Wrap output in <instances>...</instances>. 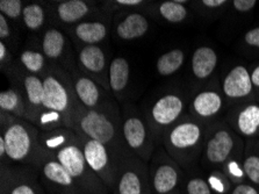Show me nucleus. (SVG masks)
I'll list each match as a JSON object with an SVG mask.
<instances>
[{
	"label": "nucleus",
	"mask_w": 259,
	"mask_h": 194,
	"mask_svg": "<svg viewBox=\"0 0 259 194\" xmlns=\"http://www.w3.org/2000/svg\"><path fill=\"white\" fill-rule=\"evenodd\" d=\"M40 129L25 119L0 112V137L6 146V162L2 165H28L37 169L48 153L38 141Z\"/></svg>",
	"instance_id": "obj_1"
},
{
	"label": "nucleus",
	"mask_w": 259,
	"mask_h": 194,
	"mask_svg": "<svg viewBox=\"0 0 259 194\" xmlns=\"http://www.w3.org/2000/svg\"><path fill=\"white\" fill-rule=\"evenodd\" d=\"M72 122L73 130L78 135L100 142L119 152L129 151L121 132L122 119L86 108L78 101L74 93L72 96Z\"/></svg>",
	"instance_id": "obj_2"
},
{
	"label": "nucleus",
	"mask_w": 259,
	"mask_h": 194,
	"mask_svg": "<svg viewBox=\"0 0 259 194\" xmlns=\"http://www.w3.org/2000/svg\"><path fill=\"white\" fill-rule=\"evenodd\" d=\"M43 83H45V99H43L42 110L57 114L58 117L64 119L68 128L73 130V90L69 73L66 72V70L52 63L49 71L43 76Z\"/></svg>",
	"instance_id": "obj_3"
},
{
	"label": "nucleus",
	"mask_w": 259,
	"mask_h": 194,
	"mask_svg": "<svg viewBox=\"0 0 259 194\" xmlns=\"http://www.w3.org/2000/svg\"><path fill=\"white\" fill-rule=\"evenodd\" d=\"M121 132L127 149L145 163L151 161L157 141L147 119L133 104H125L121 112Z\"/></svg>",
	"instance_id": "obj_4"
},
{
	"label": "nucleus",
	"mask_w": 259,
	"mask_h": 194,
	"mask_svg": "<svg viewBox=\"0 0 259 194\" xmlns=\"http://www.w3.org/2000/svg\"><path fill=\"white\" fill-rule=\"evenodd\" d=\"M54 156L72 176L83 194H111L103 180L86 162L79 136L55 152Z\"/></svg>",
	"instance_id": "obj_5"
},
{
	"label": "nucleus",
	"mask_w": 259,
	"mask_h": 194,
	"mask_svg": "<svg viewBox=\"0 0 259 194\" xmlns=\"http://www.w3.org/2000/svg\"><path fill=\"white\" fill-rule=\"evenodd\" d=\"M66 72L71 79L74 96L81 105L89 109L121 118V110L117 101L111 97L108 91L104 89L99 83L86 76L79 68L71 66L66 69Z\"/></svg>",
	"instance_id": "obj_6"
},
{
	"label": "nucleus",
	"mask_w": 259,
	"mask_h": 194,
	"mask_svg": "<svg viewBox=\"0 0 259 194\" xmlns=\"http://www.w3.org/2000/svg\"><path fill=\"white\" fill-rule=\"evenodd\" d=\"M78 136L80 138L85 160L90 168L96 172V175L103 180L108 191L113 194L121 160H122L124 153L129 151L119 152L98 141L91 140V138L85 136Z\"/></svg>",
	"instance_id": "obj_7"
},
{
	"label": "nucleus",
	"mask_w": 259,
	"mask_h": 194,
	"mask_svg": "<svg viewBox=\"0 0 259 194\" xmlns=\"http://www.w3.org/2000/svg\"><path fill=\"white\" fill-rule=\"evenodd\" d=\"M113 194H152L148 163L132 152L124 153Z\"/></svg>",
	"instance_id": "obj_8"
},
{
	"label": "nucleus",
	"mask_w": 259,
	"mask_h": 194,
	"mask_svg": "<svg viewBox=\"0 0 259 194\" xmlns=\"http://www.w3.org/2000/svg\"><path fill=\"white\" fill-rule=\"evenodd\" d=\"M0 194H48L40 180L38 170L28 165L0 166Z\"/></svg>",
	"instance_id": "obj_9"
},
{
	"label": "nucleus",
	"mask_w": 259,
	"mask_h": 194,
	"mask_svg": "<svg viewBox=\"0 0 259 194\" xmlns=\"http://www.w3.org/2000/svg\"><path fill=\"white\" fill-rule=\"evenodd\" d=\"M184 100L176 93H166L149 107L145 119L157 143L172 126H175L184 112Z\"/></svg>",
	"instance_id": "obj_10"
},
{
	"label": "nucleus",
	"mask_w": 259,
	"mask_h": 194,
	"mask_svg": "<svg viewBox=\"0 0 259 194\" xmlns=\"http://www.w3.org/2000/svg\"><path fill=\"white\" fill-rule=\"evenodd\" d=\"M149 176L152 194H168L177 191L182 181V170L166 150L157 149L149 162Z\"/></svg>",
	"instance_id": "obj_11"
},
{
	"label": "nucleus",
	"mask_w": 259,
	"mask_h": 194,
	"mask_svg": "<svg viewBox=\"0 0 259 194\" xmlns=\"http://www.w3.org/2000/svg\"><path fill=\"white\" fill-rule=\"evenodd\" d=\"M12 85L20 91L27 106L28 118L27 121L34 124L38 114L43 108V99H45V83L43 78L36 74L26 72L25 70L13 68L9 73Z\"/></svg>",
	"instance_id": "obj_12"
},
{
	"label": "nucleus",
	"mask_w": 259,
	"mask_h": 194,
	"mask_svg": "<svg viewBox=\"0 0 259 194\" xmlns=\"http://www.w3.org/2000/svg\"><path fill=\"white\" fill-rule=\"evenodd\" d=\"M202 128L194 121H182L172 126L164 134L162 143L166 151L176 160L191 152L201 143Z\"/></svg>",
	"instance_id": "obj_13"
},
{
	"label": "nucleus",
	"mask_w": 259,
	"mask_h": 194,
	"mask_svg": "<svg viewBox=\"0 0 259 194\" xmlns=\"http://www.w3.org/2000/svg\"><path fill=\"white\" fill-rule=\"evenodd\" d=\"M41 184L48 194H83L57 158L48 153L38 168Z\"/></svg>",
	"instance_id": "obj_14"
},
{
	"label": "nucleus",
	"mask_w": 259,
	"mask_h": 194,
	"mask_svg": "<svg viewBox=\"0 0 259 194\" xmlns=\"http://www.w3.org/2000/svg\"><path fill=\"white\" fill-rule=\"evenodd\" d=\"M77 63L81 72L109 91L107 59L103 48L99 46H83L77 51Z\"/></svg>",
	"instance_id": "obj_15"
},
{
	"label": "nucleus",
	"mask_w": 259,
	"mask_h": 194,
	"mask_svg": "<svg viewBox=\"0 0 259 194\" xmlns=\"http://www.w3.org/2000/svg\"><path fill=\"white\" fill-rule=\"evenodd\" d=\"M235 140L227 129H219L206 142L205 158L210 165L223 166L234 153Z\"/></svg>",
	"instance_id": "obj_16"
},
{
	"label": "nucleus",
	"mask_w": 259,
	"mask_h": 194,
	"mask_svg": "<svg viewBox=\"0 0 259 194\" xmlns=\"http://www.w3.org/2000/svg\"><path fill=\"white\" fill-rule=\"evenodd\" d=\"M253 90L251 74L243 65H237L231 69L225 77L222 91L229 99H242L251 94Z\"/></svg>",
	"instance_id": "obj_17"
},
{
	"label": "nucleus",
	"mask_w": 259,
	"mask_h": 194,
	"mask_svg": "<svg viewBox=\"0 0 259 194\" xmlns=\"http://www.w3.org/2000/svg\"><path fill=\"white\" fill-rule=\"evenodd\" d=\"M150 28V21L141 12H128L123 19L117 22L116 36L123 41H133L144 36Z\"/></svg>",
	"instance_id": "obj_18"
},
{
	"label": "nucleus",
	"mask_w": 259,
	"mask_h": 194,
	"mask_svg": "<svg viewBox=\"0 0 259 194\" xmlns=\"http://www.w3.org/2000/svg\"><path fill=\"white\" fill-rule=\"evenodd\" d=\"M131 79V65L124 57H115L112 59L108 68L109 90L117 100L123 98Z\"/></svg>",
	"instance_id": "obj_19"
},
{
	"label": "nucleus",
	"mask_w": 259,
	"mask_h": 194,
	"mask_svg": "<svg viewBox=\"0 0 259 194\" xmlns=\"http://www.w3.org/2000/svg\"><path fill=\"white\" fill-rule=\"evenodd\" d=\"M92 3L90 4L84 0H64L57 3L56 15L62 23L76 26L92 14Z\"/></svg>",
	"instance_id": "obj_20"
},
{
	"label": "nucleus",
	"mask_w": 259,
	"mask_h": 194,
	"mask_svg": "<svg viewBox=\"0 0 259 194\" xmlns=\"http://www.w3.org/2000/svg\"><path fill=\"white\" fill-rule=\"evenodd\" d=\"M69 41L62 30L57 28L47 29L42 35L41 51L46 55L49 62L56 64L64 57L68 50Z\"/></svg>",
	"instance_id": "obj_21"
},
{
	"label": "nucleus",
	"mask_w": 259,
	"mask_h": 194,
	"mask_svg": "<svg viewBox=\"0 0 259 194\" xmlns=\"http://www.w3.org/2000/svg\"><path fill=\"white\" fill-rule=\"evenodd\" d=\"M73 35L84 46H98L108 36V26L104 21L85 20L73 27Z\"/></svg>",
	"instance_id": "obj_22"
},
{
	"label": "nucleus",
	"mask_w": 259,
	"mask_h": 194,
	"mask_svg": "<svg viewBox=\"0 0 259 194\" xmlns=\"http://www.w3.org/2000/svg\"><path fill=\"white\" fill-rule=\"evenodd\" d=\"M77 138L78 134L74 130L69 128H57L54 130H48V132L40 130L38 141H40V145L43 151L54 155L63 146L68 145Z\"/></svg>",
	"instance_id": "obj_23"
},
{
	"label": "nucleus",
	"mask_w": 259,
	"mask_h": 194,
	"mask_svg": "<svg viewBox=\"0 0 259 194\" xmlns=\"http://www.w3.org/2000/svg\"><path fill=\"white\" fill-rule=\"evenodd\" d=\"M223 100L221 94L217 91H202L195 96L192 102V109L195 115L201 119H209L217 115L221 110Z\"/></svg>",
	"instance_id": "obj_24"
},
{
	"label": "nucleus",
	"mask_w": 259,
	"mask_h": 194,
	"mask_svg": "<svg viewBox=\"0 0 259 194\" xmlns=\"http://www.w3.org/2000/svg\"><path fill=\"white\" fill-rule=\"evenodd\" d=\"M192 71L199 79H206L218 65V54L210 47H199L192 55Z\"/></svg>",
	"instance_id": "obj_25"
},
{
	"label": "nucleus",
	"mask_w": 259,
	"mask_h": 194,
	"mask_svg": "<svg viewBox=\"0 0 259 194\" xmlns=\"http://www.w3.org/2000/svg\"><path fill=\"white\" fill-rule=\"evenodd\" d=\"M0 112L9 113L25 120L28 118L25 99L14 85H11L10 89L4 90L0 93Z\"/></svg>",
	"instance_id": "obj_26"
},
{
	"label": "nucleus",
	"mask_w": 259,
	"mask_h": 194,
	"mask_svg": "<svg viewBox=\"0 0 259 194\" xmlns=\"http://www.w3.org/2000/svg\"><path fill=\"white\" fill-rule=\"evenodd\" d=\"M19 62L26 72L36 74L42 78L48 72L50 64H52V62L48 61L46 55L36 49L23 50L19 56Z\"/></svg>",
	"instance_id": "obj_27"
},
{
	"label": "nucleus",
	"mask_w": 259,
	"mask_h": 194,
	"mask_svg": "<svg viewBox=\"0 0 259 194\" xmlns=\"http://www.w3.org/2000/svg\"><path fill=\"white\" fill-rule=\"evenodd\" d=\"M236 128L246 137H252L259 132V105L249 104L239 109L236 115Z\"/></svg>",
	"instance_id": "obj_28"
},
{
	"label": "nucleus",
	"mask_w": 259,
	"mask_h": 194,
	"mask_svg": "<svg viewBox=\"0 0 259 194\" xmlns=\"http://www.w3.org/2000/svg\"><path fill=\"white\" fill-rule=\"evenodd\" d=\"M185 62V55L182 49H172L159 56L156 62V70L160 76L168 77L176 73Z\"/></svg>",
	"instance_id": "obj_29"
},
{
	"label": "nucleus",
	"mask_w": 259,
	"mask_h": 194,
	"mask_svg": "<svg viewBox=\"0 0 259 194\" xmlns=\"http://www.w3.org/2000/svg\"><path fill=\"white\" fill-rule=\"evenodd\" d=\"M47 21L46 7L38 3L27 4L23 7L22 23L30 31H38Z\"/></svg>",
	"instance_id": "obj_30"
},
{
	"label": "nucleus",
	"mask_w": 259,
	"mask_h": 194,
	"mask_svg": "<svg viewBox=\"0 0 259 194\" xmlns=\"http://www.w3.org/2000/svg\"><path fill=\"white\" fill-rule=\"evenodd\" d=\"M184 4H185V2H178V0L162 2L157 6V14L167 22H183L188 14V11Z\"/></svg>",
	"instance_id": "obj_31"
},
{
	"label": "nucleus",
	"mask_w": 259,
	"mask_h": 194,
	"mask_svg": "<svg viewBox=\"0 0 259 194\" xmlns=\"http://www.w3.org/2000/svg\"><path fill=\"white\" fill-rule=\"evenodd\" d=\"M207 183L215 194H230L234 187L225 172H211L207 178Z\"/></svg>",
	"instance_id": "obj_32"
},
{
	"label": "nucleus",
	"mask_w": 259,
	"mask_h": 194,
	"mask_svg": "<svg viewBox=\"0 0 259 194\" xmlns=\"http://www.w3.org/2000/svg\"><path fill=\"white\" fill-rule=\"evenodd\" d=\"M23 7L25 5L20 0H2L0 2V13L5 15L9 20L18 23L22 21Z\"/></svg>",
	"instance_id": "obj_33"
},
{
	"label": "nucleus",
	"mask_w": 259,
	"mask_h": 194,
	"mask_svg": "<svg viewBox=\"0 0 259 194\" xmlns=\"http://www.w3.org/2000/svg\"><path fill=\"white\" fill-rule=\"evenodd\" d=\"M243 170L245 177L251 184L259 187V155L258 153H248L243 160Z\"/></svg>",
	"instance_id": "obj_34"
},
{
	"label": "nucleus",
	"mask_w": 259,
	"mask_h": 194,
	"mask_svg": "<svg viewBox=\"0 0 259 194\" xmlns=\"http://www.w3.org/2000/svg\"><path fill=\"white\" fill-rule=\"evenodd\" d=\"M223 168H225V175L228 177V179L231 183L238 185L243 184L245 181L246 177L244 170H243V161H237L234 160V158H230V160L223 165Z\"/></svg>",
	"instance_id": "obj_35"
},
{
	"label": "nucleus",
	"mask_w": 259,
	"mask_h": 194,
	"mask_svg": "<svg viewBox=\"0 0 259 194\" xmlns=\"http://www.w3.org/2000/svg\"><path fill=\"white\" fill-rule=\"evenodd\" d=\"M186 194H214L207 180L202 177H192L185 184Z\"/></svg>",
	"instance_id": "obj_36"
},
{
	"label": "nucleus",
	"mask_w": 259,
	"mask_h": 194,
	"mask_svg": "<svg viewBox=\"0 0 259 194\" xmlns=\"http://www.w3.org/2000/svg\"><path fill=\"white\" fill-rule=\"evenodd\" d=\"M13 55H12L7 43L0 41V64H2L3 71L9 73L13 69V66H12L13 65Z\"/></svg>",
	"instance_id": "obj_37"
},
{
	"label": "nucleus",
	"mask_w": 259,
	"mask_h": 194,
	"mask_svg": "<svg viewBox=\"0 0 259 194\" xmlns=\"http://www.w3.org/2000/svg\"><path fill=\"white\" fill-rule=\"evenodd\" d=\"M145 2L142 0H116V2L106 3V6L113 7L114 11L117 9H137V7L143 6Z\"/></svg>",
	"instance_id": "obj_38"
},
{
	"label": "nucleus",
	"mask_w": 259,
	"mask_h": 194,
	"mask_svg": "<svg viewBox=\"0 0 259 194\" xmlns=\"http://www.w3.org/2000/svg\"><path fill=\"white\" fill-rule=\"evenodd\" d=\"M12 35H13V29H12L10 20L0 13V40L6 42V40L9 41L12 38Z\"/></svg>",
	"instance_id": "obj_39"
},
{
	"label": "nucleus",
	"mask_w": 259,
	"mask_h": 194,
	"mask_svg": "<svg viewBox=\"0 0 259 194\" xmlns=\"http://www.w3.org/2000/svg\"><path fill=\"white\" fill-rule=\"evenodd\" d=\"M230 194H259V187L251 183L235 185Z\"/></svg>",
	"instance_id": "obj_40"
},
{
	"label": "nucleus",
	"mask_w": 259,
	"mask_h": 194,
	"mask_svg": "<svg viewBox=\"0 0 259 194\" xmlns=\"http://www.w3.org/2000/svg\"><path fill=\"white\" fill-rule=\"evenodd\" d=\"M257 2L256 0H234L233 6L235 10L238 12H242V13H245V12H249L256 6Z\"/></svg>",
	"instance_id": "obj_41"
},
{
	"label": "nucleus",
	"mask_w": 259,
	"mask_h": 194,
	"mask_svg": "<svg viewBox=\"0 0 259 194\" xmlns=\"http://www.w3.org/2000/svg\"><path fill=\"white\" fill-rule=\"evenodd\" d=\"M244 41L248 43L249 46L259 49V27H256V28L246 31L244 35Z\"/></svg>",
	"instance_id": "obj_42"
},
{
	"label": "nucleus",
	"mask_w": 259,
	"mask_h": 194,
	"mask_svg": "<svg viewBox=\"0 0 259 194\" xmlns=\"http://www.w3.org/2000/svg\"><path fill=\"white\" fill-rule=\"evenodd\" d=\"M203 6L208 7V9H219L227 4L226 0H203L201 3Z\"/></svg>",
	"instance_id": "obj_43"
},
{
	"label": "nucleus",
	"mask_w": 259,
	"mask_h": 194,
	"mask_svg": "<svg viewBox=\"0 0 259 194\" xmlns=\"http://www.w3.org/2000/svg\"><path fill=\"white\" fill-rule=\"evenodd\" d=\"M251 82H252L254 88H259V65L256 66L251 72Z\"/></svg>",
	"instance_id": "obj_44"
},
{
	"label": "nucleus",
	"mask_w": 259,
	"mask_h": 194,
	"mask_svg": "<svg viewBox=\"0 0 259 194\" xmlns=\"http://www.w3.org/2000/svg\"><path fill=\"white\" fill-rule=\"evenodd\" d=\"M168 194H178V193H177V191H175V192H171V193H168Z\"/></svg>",
	"instance_id": "obj_45"
}]
</instances>
